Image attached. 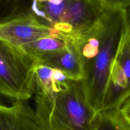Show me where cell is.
<instances>
[{"mask_svg":"<svg viewBox=\"0 0 130 130\" xmlns=\"http://www.w3.org/2000/svg\"><path fill=\"white\" fill-rule=\"evenodd\" d=\"M129 31L128 10L110 8L93 30L71 41L82 60L85 77L81 82L86 99L96 114L102 109L113 62Z\"/></svg>","mask_w":130,"mask_h":130,"instance_id":"obj_1","label":"cell"},{"mask_svg":"<svg viewBox=\"0 0 130 130\" xmlns=\"http://www.w3.org/2000/svg\"><path fill=\"white\" fill-rule=\"evenodd\" d=\"M35 112L47 130H91L96 114L88 102L81 81L71 80L58 92L35 89Z\"/></svg>","mask_w":130,"mask_h":130,"instance_id":"obj_2","label":"cell"},{"mask_svg":"<svg viewBox=\"0 0 130 130\" xmlns=\"http://www.w3.org/2000/svg\"><path fill=\"white\" fill-rule=\"evenodd\" d=\"M35 63L20 48L0 40V95L26 102L34 95Z\"/></svg>","mask_w":130,"mask_h":130,"instance_id":"obj_3","label":"cell"},{"mask_svg":"<svg viewBox=\"0 0 130 130\" xmlns=\"http://www.w3.org/2000/svg\"><path fill=\"white\" fill-rule=\"evenodd\" d=\"M109 9L97 0H69L55 29L65 39L77 40L93 30Z\"/></svg>","mask_w":130,"mask_h":130,"instance_id":"obj_4","label":"cell"},{"mask_svg":"<svg viewBox=\"0 0 130 130\" xmlns=\"http://www.w3.org/2000/svg\"><path fill=\"white\" fill-rule=\"evenodd\" d=\"M48 37L65 39L59 32L29 13L0 22V40L19 48Z\"/></svg>","mask_w":130,"mask_h":130,"instance_id":"obj_5","label":"cell"},{"mask_svg":"<svg viewBox=\"0 0 130 130\" xmlns=\"http://www.w3.org/2000/svg\"><path fill=\"white\" fill-rule=\"evenodd\" d=\"M126 37L112 66L101 111L121 109L130 97V51Z\"/></svg>","mask_w":130,"mask_h":130,"instance_id":"obj_6","label":"cell"},{"mask_svg":"<svg viewBox=\"0 0 130 130\" xmlns=\"http://www.w3.org/2000/svg\"><path fill=\"white\" fill-rule=\"evenodd\" d=\"M69 42L63 49L41 55L34 58L35 65H41L60 71L74 81L84 79L82 60L77 47Z\"/></svg>","mask_w":130,"mask_h":130,"instance_id":"obj_7","label":"cell"},{"mask_svg":"<svg viewBox=\"0 0 130 130\" xmlns=\"http://www.w3.org/2000/svg\"><path fill=\"white\" fill-rule=\"evenodd\" d=\"M0 130L47 129L25 102L14 101L8 105L0 100Z\"/></svg>","mask_w":130,"mask_h":130,"instance_id":"obj_8","label":"cell"},{"mask_svg":"<svg viewBox=\"0 0 130 130\" xmlns=\"http://www.w3.org/2000/svg\"><path fill=\"white\" fill-rule=\"evenodd\" d=\"M69 0H30L27 13L53 28L60 22Z\"/></svg>","mask_w":130,"mask_h":130,"instance_id":"obj_9","label":"cell"},{"mask_svg":"<svg viewBox=\"0 0 130 130\" xmlns=\"http://www.w3.org/2000/svg\"><path fill=\"white\" fill-rule=\"evenodd\" d=\"M91 130H130V123L120 109H112L98 113Z\"/></svg>","mask_w":130,"mask_h":130,"instance_id":"obj_10","label":"cell"},{"mask_svg":"<svg viewBox=\"0 0 130 130\" xmlns=\"http://www.w3.org/2000/svg\"><path fill=\"white\" fill-rule=\"evenodd\" d=\"M69 42L67 39L58 38H43L20 47L32 59L45 53L66 48Z\"/></svg>","mask_w":130,"mask_h":130,"instance_id":"obj_11","label":"cell"},{"mask_svg":"<svg viewBox=\"0 0 130 130\" xmlns=\"http://www.w3.org/2000/svg\"><path fill=\"white\" fill-rule=\"evenodd\" d=\"M30 0H0V22L27 13Z\"/></svg>","mask_w":130,"mask_h":130,"instance_id":"obj_12","label":"cell"},{"mask_svg":"<svg viewBox=\"0 0 130 130\" xmlns=\"http://www.w3.org/2000/svg\"><path fill=\"white\" fill-rule=\"evenodd\" d=\"M108 8H130V0H97Z\"/></svg>","mask_w":130,"mask_h":130,"instance_id":"obj_13","label":"cell"},{"mask_svg":"<svg viewBox=\"0 0 130 130\" xmlns=\"http://www.w3.org/2000/svg\"><path fill=\"white\" fill-rule=\"evenodd\" d=\"M120 110L126 119L130 123V97L123 104Z\"/></svg>","mask_w":130,"mask_h":130,"instance_id":"obj_14","label":"cell"},{"mask_svg":"<svg viewBox=\"0 0 130 130\" xmlns=\"http://www.w3.org/2000/svg\"><path fill=\"white\" fill-rule=\"evenodd\" d=\"M126 43L127 44H128V48H129V50L130 51V31L126 35Z\"/></svg>","mask_w":130,"mask_h":130,"instance_id":"obj_15","label":"cell"},{"mask_svg":"<svg viewBox=\"0 0 130 130\" xmlns=\"http://www.w3.org/2000/svg\"><path fill=\"white\" fill-rule=\"evenodd\" d=\"M128 20H129V24L130 26V8L128 10Z\"/></svg>","mask_w":130,"mask_h":130,"instance_id":"obj_16","label":"cell"}]
</instances>
